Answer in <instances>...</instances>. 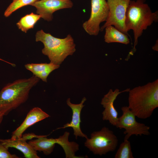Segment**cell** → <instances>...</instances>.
Here are the masks:
<instances>
[{"mask_svg":"<svg viewBox=\"0 0 158 158\" xmlns=\"http://www.w3.org/2000/svg\"><path fill=\"white\" fill-rule=\"evenodd\" d=\"M145 0L130 1L127 8L125 16V25L126 31L133 30L134 37L133 48L129 54H133L138 39L144 30L154 22L158 20V12H152Z\"/></svg>","mask_w":158,"mask_h":158,"instance_id":"1","label":"cell"},{"mask_svg":"<svg viewBox=\"0 0 158 158\" xmlns=\"http://www.w3.org/2000/svg\"><path fill=\"white\" fill-rule=\"evenodd\" d=\"M128 106L136 117L145 119L150 117L158 107V79L130 89Z\"/></svg>","mask_w":158,"mask_h":158,"instance_id":"2","label":"cell"},{"mask_svg":"<svg viewBox=\"0 0 158 158\" xmlns=\"http://www.w3.org/2000/svg\"><path fill=\"white\" fill-rule=\"evenodd\" d=\"M39 80L33 75L7 84L0 91V112L6 115L25 102L30 90Z\"/></svg>","mask_w":158,"mask_h":158,"instance_id":"3","label":"cell"},{"mask_svg":"<svg viewBox=\"0 0 158 158\" xmlns=\"http://www.w3.org/2000/svg\"><path fill=\"white\" fill-rule=\"evenodd\" d=\"M35 40L43 43L42 54L48 56L50 62L57 65L60 66L68 56L72 55L76 51L74 40L70 34L64 38H59L41 30L37 32Z\"/></svg>","mask_w":158,"mask_h":158,"instance_id":"4","label":"cell"},{"mask_svg":"<svg viewBox=\"0 0 158 158\" xmlns=\"http://www.w3.org/2000/svg\"><path fill=\"white\" fill-rule=\"evenodd\" d=\"M70 133L66 131L64 134L57 138H48L45 135H39L37 139L30 140L28 143L36 151L42 152L46 155L53 151L55 144L61 146L63 150L66 158H76L75 152L79 149V145L74 142H70Z\"/></svg>","mask_w":158,"mask_h":158,"instance_id":"5","label":"cell"},{"mask_svg":"<svg viewBox=\"0 0 158 158\" xmlns=\"http://www.w3.org/2000/svg\"><path fill=\"white\" fill-rule=\"evenodd\" d=\"M86 139L85 146L94 154L100 156L114 151L118 144L117 137L106 127L99 131L93 132L90 138Z\"/></svg>","mask_w":158,"mask_h":158,"instance_id":"6","label":"cell"},{"mask_svg":"<svg viewBox=\"0 0 158 158\" xmlns=\"http://www.w3.org/2000/svg\"><path fill=\"white\" fill-rule=\"evenodd\" d=\"M89 18L83 24L85 31L91 35L96 36L100 31V25L108 18L109 9L106 0H91Z\"/></svg>","mask_w":158,"mask_h":158,"instance_id":"7","label":"cell"},{"mask_svg":"<svg viewBox=\"0 0 158 158\" xmlns=\"http://www.w3.org/2000/svg\"><path fill=\"white\" fill-rule=\"evenodd\" d=\"M131 0H107L109 13L107 20L100 28L102 31L109 25L114 27L122 32L128 35L126 31L125 20L127 8Z\"/></svg>","mask_w":158,"mask_h":158,"instance_id":"8","label":"cell"},{"mask_svg":"<svg viewBox=\"0 0 158 158\" xmlns=\"http://www.w3.org/2000/svg\"><path fill=\"white\" fill-rule=\"evenodd\" d=\"M122 115L118 118L116 128L125 130L124 134L126 135L124 140H128L133 135L137 136L150 135V127L145 124L138 122L136 116L128 106L121 108Z\"/></svg>","mask_w":158,"mask_h":158,"instance_id":"9","label":"cell"},{"mask_svg":"<svg viewBox=\"0 0 158 158\" xmlns=\"http://www.w3.org/2000/svg\"><path fill=\"white\" fill-rule=\"evenodd\" d=\"M30 5L36 9V12L41 18L47 21L51 20L53 14L60 9L71 8L73 2L70 0H41L36 1Z\"/></svg>","mask_w":158,"mask_h":158,"instance_id":"10","label":"cell"},{"mask_svg":"<svg viewBox=\"0 0 158 158\" xmlns=\"http://www.w3.org/2000/svg\"><path fill=\"white\" fill-rule=\"evenodd\" d=\"M128 88L122 91L118 89L114 91L110 89L102 98L101 104L104 108L102 112V119L108 121L112 125L116 127L118 121V112L114 106V102L118 95L121 93L128 92Z\"/></svg>","mask_w":158,"mask_h":158,"instance_id":"11","label":"cell"},{"mask_svg":"<svg viewBox=\"0 0 158 158\" xmlns=\"http://www.w3.org/2000/svg\"><path fill=\"white\" fill-rule=\"evenodd\" d=\"M37 136L34 134L29 133L24 134L21 138L15 139H0V143L8 149L13 147L19 150L23 153L25 158H39L37 151L26 142L27 140L37 138Z\"/></svg>","mask_w":158,"mask_h":158,"instance_id":"12","label":"cell"},{"mask_svg":"<svg viewBox=\"0 0 158 158\" xmlns=\"http://www.w3.org/2000/svg\"><path fill=\"white\" fill-rule=\"evenodd\" d=\"M50 116L38 107H35L31 109L20 125L12 133V139L21 138L25 131L29 127L47 118Z\"/></svg>","mask_w":158,"mask_h":158,"instance_id":"13","label":"cell"},{"mask_svg":"<svg viewBox=\"0 0 158 158\" xmlns=\"http://www.w3.org/2000/svg\"><path fill=\"white\" fill-rule=\"evenodd\" d=\"M86 100L85 97L83 98L81 102L79 104H73L70 101V99H68L66 103L68 105L71 109L72 112L71 120L69 123H67L58 129H64L68 127H71L73 130V134L77 139L78 136L85 138L86 139L87 137L82 132L80 124L81 122L80 119V114L84 106L83 104Z\"/></svg>","mask_w":158,"mask_h":158,"instance_id":"14","label":"cell"},{"mask_svg":"<svg viewBox=\"0 0 158 158\" xmlns=\"http://www.w3.org/2000/svg\"><path fill=\"white\" fill-rule=\"evenodd\" d=\"M59 66L51 62L28 63L25 65V68L32 72L34 75L46 82L49 74Z\"/></svg>","mask_w":158,"mask_h":158,"instance_id":"15","label":"cell"},{"mask_svg":"<svg viewBox=\"0 0 158 158\" xmlns=\"http://www.w3.org/2000/svg\"><path fill=\"white\" fill-rule=\"evenodd\" d=\"M105 29L104 40L106 42H118L126 44L130 43L128 35L121 32L112 25L107 26Z\"/></svg>","mask_w":158,"mask_h":158,"instance_id":"16","label":"cell"},{"mask_svg":"<svg viewBox=\"0 0 158 158\" xmlns=\"http://www.w3.org/2000/svg\"><path fill=\"white\" fill-rule=\"evenodd\" d=\"M40 18V15L31 13L21 18L16 25L19 29L26 33L29 30L34 28Z\"/></svg>","mask_w":158,"mask_h":158,"instance_id":"17","label":"cell"},{"mask_svg":"<svg viewBox=\"0 0 158 158\" xmlns=\"http://www.w3.org/2000/svg\"><path fill=\"white\" fill-rule=\"evenodd\" d=\"M115 158H133L130 143L128 140H124L120 144L114 156Z\"/></svg>","mask_w":158,"mask_h":158,"instance_id":"18","label":"cell"},{"mask_svg":"<svg viewBox=\"0 0 158 158\" xmlns=\"http://www.w3.org/2000/svg\"><path fill=\"white\" fill-rule=\"evenodd\" d=\"M36 1V0H13L5 11L4 16L5 17H8L17 9L24 6L30 5Z\"/></svg>","mask_w":158,"mask_h":158,"instance_id":"19","label":"cell"},{"mask_svg":"<svg viewBox=\"0 0 158 158\" xmlns=\"http://www.w3.org/2000/svg\"><path fill=\"white\" fill-rule=\"evenodd\" d=\"M8 149L0 143V158H19L15 154H11Z\"/></svg>","mask_w":158,"mask_h":158,"instance_id":"20","label":"cell"},{"mask_svg":"<svg viewBox=\"0 0 158 158\" xmlns=\"http://www.w3.org/2000/svg\"><path fill=\"white\" fill-rule=\"evenodd\" d=\"M152 49L154 50L158 51V41H157L156 44L154 46H153Z\"/></svg>","mask_w":158,"mask_h":158,"instance_id":"21","label":"cell"},{"mask_svg":"<svg viewBox=\"0 0 158 158\" xmlns=\"http://www.w3.org/2000/svg\"><path fill=\"white\" fill-rule=\"evenodd\" d=\"M4 115L2 113L0 112V125L2 121Z\"/></svg>","mask_w":158,"mask_h":158,"instance_id":"22","label":"cell"},{"mask_svg":"<svg viewBox=\"0 0 158 158\" xmlns=\"http://www.w3.org/2000/svg\"><path fill=\"white\" fill-rule=\"evenodd\" d=\"M0 60L2 61H4V62H6L7 63H8L11 64V65H12L13 66H15V64L11 63H9V62H7V61H5L4 60H3L2 59H0Z\"/></svg>","mask_w":158,"mask_h":158,"instance_id":"23","label":"cell"},{"mask_svg":"<svg viewBox=\"0 0 158 158\" xmlns=\"http://www.w3.org/2000/svg\"><path fill=\"white\" fill-rule=\"evenodd\" d=\"M36 1L41 0H36Z\"/></svg>","mask_w":158,"mask_h":158,"instance_id":"24","label":"cell"}]
</instances>
